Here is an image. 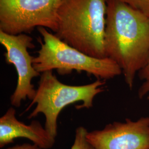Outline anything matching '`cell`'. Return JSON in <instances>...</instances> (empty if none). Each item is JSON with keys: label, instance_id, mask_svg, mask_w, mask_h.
I'll list each match as a JSON object with an SVG mask.
<instances>
[{"label": "cell", "instance_id": "cell-6", "mask_svg": "<svg viewBox=\"0 0 149 149\" xmlns=\"http://www.w3.org/2000/svg\"><path fill=\"white\" fill-rule=\"evenodd\" d=\"M0 43L6 50L4 54L6 63L14 65L17 72V84L11 96V103L18 108L22 101L27 98L32 101L36 93L32 80L41 74L34 69V57L28 51V49L35 48V45L33 38L27 34L13 35L2 31H0Z\"/></svg>", "mask_w": 149, "mask_h": 149}, {"label": "cell", "instance_id": "cell-5", "mask_svg": "<svg viewBox=\"0 0 149 149\" xmlns=\"http://www.w3.org/2000/svg\"><path fill=\"white\" fill-rule=\"evenodd\" d=\"M61 0H0V31L18 35L44 27L54 33Z\"/></svg>", "mask_w": 149, "mask_h": 149}, {"label": "cell", "instance_id": "cell-8", "mask_svg": "<svg viewBox=\"0 0 149 149\" xmlns=\"http://www.w3.org/2000/svg\"><path fill=\"white\" fill-rule=\"evenodd\" d=\"M19 138L28 139L42 149H50L55 143V138L39 121L33 120L29 125L19 121L16 118V110L12 107L0 118V148Z\"/></svg>", "mask_w": 149, "mask_h": 149}, {"label": "cell", "instance_id": "cell-4", "mask_svg": "<svg viewBox=\"0 0 149 149\" xmlns=\"http://www.w3.org/2000/svg\"><path fill=\"white\" fill-rule=\"evenodd\" d=\"M104 84V81L97 79L88 85H68L61 82L52 70L46 71L40 74L36 95L24 112L36 104L28 118L31 119L43 113L45 118L44 128L55 138L58 133V118L63 109L78 102H82V104L77 106V108H90L95 97L104 91L102 86Z\"/></svg>", "mask_w": 149, "mask_h": 149}, {"label": "cell", "instance_id": "cell-12", "mask_svg": "<svg viewBox=\"0 0 149 149\" xmlns=\"http://www.w3.org/2000/svg\"><path fill=\"white\" fill-rule=\"evenodd\" d=\"M6 149H42L35 144H23L22 145H17L13 147Z\"/></svg>", "mask_w": 149, "mask_h": 149}, {"label": "cell", "instance_id": "cell-10", "mask_svg": "<svg viewBox=\"0 0 149 149\" xmlns=\"http://www.w3.org/2000/svg\"><path fill=\"white\" fill-rule=\"evenodd\" d=\"M138 74L143 81L141 85L139 88V98L140 99L145 98L149 99V59L146 66Z\"/></svg>", "mask_w": 149, "mask_h": 149}, {"label": "cell", "instance_id": "cell-7", "mask_svg": "<svg viewBox=\"0 0 149 149\" xmlns=\"http://www.w3.org/2000/svg\"><path fill=\"white\" fill-rule=\"evenodd\" d=\"M87 139L95 149H149V117L107 124L88 132Z\"/></svg>", "mask_w": 149, "mask_h": 149}, {"label": "cell", "instance_id": "cell-2", "mask_svg": "<svg viewBox=\"0 0 149 149\" xmlns=\"http://www.w3.org/2000/svg\"><path fill=\"white\" fill-rule=\"evenodd\" d=\"M108 0H61L54 34L89 56L104 58Z\"/></svg>", "mask_w": 149, "mask_h": 149}, {"label": "cell", "instance_id": "cell-11", "mask_svg": "<svg viewBox=\"0 0 149 149\" xmlns=\"http://www.w3.org/2000/svg\"><path fill=\"white\" fill-rule=\"evenodd\" d=\"M149 17V0H118Z\"/></svg>", "mask_w": 149, "mask_h": 149}, {"label": "cell", "instance_id": "cell-3", "mask_svg": "<svg viewBox=\"0 0 149 149\" xmlns=\"http://www.w3.org/2000/svg\"><path fill=\"white\" fill-rule=\"evenodd\" d=\"M42 40L33 66L38 72L56 70L61 75L73 71L85 72L98 79L109 80L122 74L120 67L108 58H96L65 43L44 27L38 28Z\"/></svg>", "mask_w": 149, "mask_h": 149}, {"label": "cell", "instance_id": "cell-9", "mask_svg": "<svg viewBox=\"0 0 149 149\" xmlns=\"http://www.w3.org/2000/svg\"><path fill=\"white\" fill-rule=\"evenodd\" d=\"M88 132L87 130L84 127L77 128L74 144L71 149H95L87 139Z\"/></svg>", "mask_w": 149, "mask_h": 149}, {"label": "cell", "instance_id": "cell-1", "mask_svg": "<svg viewBox=\"0 0 149 149\" xmlns=\"http://www.w3.org/2000/svg\"><path fill=\"white\" fill-rule=\"evenodd\" d=\"M106 57L122 70L128 87L149 59V17L118 0H108L104 34Z\"/></svg>", "mask_w": 149, "mask_h": 149}]
</instances>
